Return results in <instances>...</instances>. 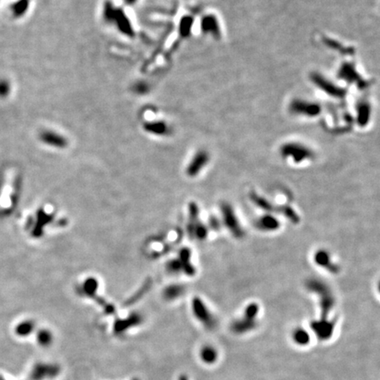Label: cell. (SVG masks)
I'll return each mask as SVG.
<instances>
[{"instance_id": "e0dca14e", "label": "cell", "mask_w": 380, "mask_h": 380, "mask_svg": "<svg viewBox=\"0 0 380 380\" xmlns=\"http://www.w3.org/2000/svg\"><path fill=\"white\" fill-rule=\"evenodd\" d=\"M144 130L157 136H164L169 133V127L168 125L163 121H151L144 124Z\"/></svg>"}, {"instance_id": "cb8c5ba5", "label": "cell", "mask_w": 380, "mask_h": 380, "mask_svg": "<svg viewBox=\"0 0 380 380\" xmlns=\"http://www.w3.org/2000/svg\"><path fill=\"white\" fill-rule=\"evenodd\" d=\"M28 2H29L28 0H21L20 2H19L18 5H17V7H15V9H14L15 13H18L19 15H21L27 9Z\"/></svg>"}, {"instance_id": "9a60e30c", "label": "cell", "mask_w": 380, "mask_h": 380, "mask_svg": "<svg viewBox=\"0 0 380 380\" xmlns=\"http://www.w3.org/2000/svg\"><path fill=\"white\" fill-rule=\"evenodd\" d=\"M249 198L257 208L260 210L264 211L265 213H277L278 214V206H275V204L271 201L263 197L260 194L256 192H251L249 195Z\"/></svg>"}, {"instance_id": "5b68a950", "label": "cell", "mask_w": 380, "mask_h": 380, "mask_svg": "<svg viewBox=\"0 0 380 380\" xmlns=\"http://www.w3.org/2000/svg\"><path fill=\"white\" fill-rule=\"evenodd\" d=\"M289 110L292 115L303 118L313 119L322 113V106L316 101L307 98H294L290 102Z\"/></svg>"}, {"instance_id": "52a82bcc", "label": "cell", "mask_w": 380, "mask_h": 380, "mask_svg": "<svg viewBox=\"0 0 380 380\" xmlns=\"http://www.w3.org/2000/svg\"><path fill=\"white\" fill-rule=\"evenodd\" d=\"M260 306L256 303H251L246 306L242 319L238 320L233 323V329L238 333H243L249 329L255 328L256 326V319L259 314Z\"/></svg>"}, {"instance_id": "277c9868", "label": "cell", "mask_w": 380, "mask_h": 380, "mask_svg": "<svg viewBox=\"0 0 380 380\" xmlns=\"http://www.w3.org/2000/svg\"><path fill=\"white\" fill-rule=\"evenodd\" d=\"M103 18L108 23L115 25L121 33L126 36H133V29L131 20L126 16L124 11L116 8L111 2H106L103 7Z\"/></svg>"}, {"instance_id": "7c38bea8", "label": "cell", "mask_w": 380, "mask_h": 380, "mask_svg": "<svg viewBox=\"0 0 380 380\" xmlns=\"http://www.w3.org/2000/svg\"><path fill=\"white\" fill-rule=\"evenodd\" d=\"M281 226V221L275 214L264 213L256 221V228L262 233H275Z\"/></svg>"}, {"instance_id": "ba28073f", "label": "cell", "mask_w": 380, "mask_h": 380, "mask_svg": "<svg viewBox=\"0 0 380 380\" xmlns=\"http://www.w3.org/2000/svg\"><path fill=\"white\" fill-rule=\"evenodd\" d=\"M200 29L203 35L220 40L223 36L222 25L219 18L215 13H206L200 20Z\"/></svg>"}, {"instance_id": "603a6c76", "label": "cell", "mask_w": 380, "mask_h": 380, "mask_svg": "<svg viewBox=\"0 0 380 380\" xmlns=\"http://www.w3.org/2000/svg\"><path fill=\"white\" fill-rule=\"evenodd\" d=\"M133 91L138 94H144L149 92V85L144 81H139L133 85Z\"/></svg>"}, {"instance_id": "3957f363", "label": "cell", "mask_w": 380, "mask_h": 380, "mask_svg": "<svg viewBox=\"0 0 380 380\" xmlns=\"http://www.w3.org/2000/svg\"><path fill=\"white\" fill-rule=\"evenodd\" d=\"M220 214L221 223L229 232L230 234L235 239H243L246 235V232L232 204L226 202L221 203Z\"/></svg>"}, {"instance_id": "7402d4cb", "label": "cell", "mask_w": 380, "mask_h": 380, "mask_svg": "<svg viewBox=\"0 0 380 380\" xmlns=\"http://www.w3.org/2000/svg\"><path fill=\"white\" fill-rule=\"evenodd\" d=\"M182 292H183V288L181 286H180V285H174V286H171V287L166 290L165 295H166V297L168 299H174V298H177L178 297H180Z\"/></svg>"}, {"instance_id": "ac0fdd59", "label": "cell", "mask_w": 380, "mask_h": 380, "mask_svg": "<svg viewBox=\"0 0 380 380\" xmlns=\"http://www.w3.org/2000/svg\"><path fill=\"white\" fill-rule=\"evenodd\" d=\"M278 214L282 215L286 219H288L292 224L297 225L300 222V216L298 215L297 210L290 204L279 205Z\"/></svg>"}, {"instance_id": "484cf974", "label": "cell", "mask_w": 380, "mask_h": 380, "mask_svg": "<svg viewBox=\"0 0 380 380\" xmlns=\"http://www.w3.org/2000/svg\"><path fill=\"white\" fill-rule=\"evenodd\" d=\"M180 380H187V378L185 377H182L181 378H180Z\"/></svg>"}, {"instance_id": "8992f818", "label": "cell", "mask_w": 380, "mask_h": 380, "mask_svg": "<svg viewBox=\"0 0 380 380\" xmlns=\"http://www.w3.org/2000/svg\"><path fill=\"white\" fill-rule=\"evenodd\" d=\"M311 79L317 88L330 97L343 98L346 95L345 89L335 84L331 79H328V77L321 75L320 73H314L311 75Z\"/></svg>"}, {"instance_id": "9c48e42d", "label": "cell", "mask_w": 380, "mask_h": 380, "mask_svg": "<svg viewBox=\"0 0 380 380\" xmlns=\"http://www.w3.org/2000/svg\"><path fill=\"white\" fill-rule=\"evenodd\" d=\"M312 260L315 265L319 267L320 269H324L327 272L331 273L336 275L340 272V266L334 262L332 256L331 252L325 248H320L315 251L314 255L312 256Z\"/></svg>"}, {"instance_id": "44dd1931", "label": "cell", "mask_w": 380, "mask_h": 380, "mask_svg": "<svg viewBox=\"0 0 380 380\" xmlns=\"http://www.w3.org/2000/svg\"><path fill=\"white\" fill-rule=\"evenodd\" d=\"M201 357L205 363L207 364H212L216 360L217 353L212 347H203L201 351Z\"/></svg>"}, {"instance_id": "7a4b0ae2", "label": "cell", "mask_w": 380, "mask_h": 380, "mask_svg": "<svg viewBox=\"0 0 380 380\" xmlns=\"http://www.w3.org/2000/svg\"><path fill=\"white\" fill-rule=\"evenodd\" d=\"M305 286L309 292L318 296L321 318L328 319V314L331 312L335 305V298L331 288L322 280L316 278L308 280L305 283Z\"/></svg>"}, {"instance_id": "d6986e66", "label": "cell", "mask_w": 380, "mask_h": 380, "mask_svg": "<svg viewBox=\"0 0 380 380\" xmlns=\"http://www.w3.org/2000/svg\"><path fill=\"white\" fill-rule=\"evenodd\" d=\"M194 23H195V20L192 16H184L181 18L180 26H179V31H180L181 37L183 38L189 37L193 29Z\"/></svg>"}, {"instance_id": "ffe728a7", "label": "cell", "mask_w": 380, "mask_h": 380, "mask_svg": "<svg viewBox=\"0 0 380 380\" xmlns=\"http://www.w3.org/2000/svg\"><path fill=\"white\" fill-rule=\"evenodd\" d=\"M292 337H293V340L296 343L299 345L307 344L309 340H310L308 332L305 329H303V328H297L296 330H294L293 334H292Z\"/></svg>"}, {"instance_id": "6da1fadb", "label": "cell", "mask_w": 380, "mask_h": 380, "mask_svg": "<svg viewBox=\"0 0 380 380\" xmlns=\"http://www.w3.org/2000/svg\"><path fill=\"white\" fill-rule=\"evenodd\" d=\"M279 153L281 157L294 165H303L313 161L315 152L307 144L302 142L288 141L280 146Z\"/></svg>"}, {"instance_id": "4fadbf2b", "label": "cell", "mask_w": 380, "mask_h": 380, "mask_svg": "<svg viewBox=\"0 0 380 380\" xmlns=\"http://www.w3.org/2000/svg\"><path fill=\"white\" fill-rule=\"evenodd\" d=\"M40 139H41V141L47 144V145H49V146L60 148V149L66 147L67 144H68L67 139L56 131H43L40 135Z\"/></svg>"}, {"instance_id": "2e32d148", "label": "cell", "mask_w": 380, "mask_h": 380, "mask_svg": "<svg viewBox=\"0 0 380 380\" xmlns=\"http://www.w3.org/2000/svg\"><path fill=\"white\" fill-rule=\"evenodd\" d=\"M357 121L360 126H365L370 121L371 106L367 102H360L357 106Z\"/></svg>"}, {"instance_id": "8fae6325", "label": "cell", "mask_w": 380, "mask_h": 380, "mask_svg": "<svg viewBox=\"0 0 380 380\" xmlns=\"http://www.w3.org/2000/svg\"><path fill=\"white\" fill-rule=\"evenodd\" d=\"M192 308L196 318L207 328H213L216 325V319L208 308L206 304L200 298H195L192 301Z\"/></svg>"}, {"instance_id": "30bf717a", "label": "cell", "mask_w": 380, "mask_h": 380, "mask_svg": "<svg viewBox=\"0 0 380 380\" xmlns=\"http://www.w3.org/2000/svg\"><path fill=\"white\" fill-rule=\"evenodd\" d=\"M210 161V155L205 150H199L197 151L193 157L190 160L186 168V174L188 177H197L200 174L204 168L209 165Z\"/></svg>"}, {"instance_id": "5bb4252c", "label": "cell", "mask_w": 380, "mask_h": 380, "mask_svg": "<svg viewBox=\"0 0 380 380\" xmlns=\"http://www.w3.org/2000/svg\"><path fill=\"white\" fill-rule=\"evenodd\" d=\"M311 328L320 339L325 340L332 335L334 332V322L328 319H322L311 323Z\"/></svg>"}, {"instance_id": "d4e9b609", "label": "cell", "mask_w": 380, "mask_h": 380, "mask_svg": "<svg viewBox=\"0 0 380 380\" xmlns=\"http://www.w3.org/2000/svg\"><path fill=\"white\" fill-rule=\"evenodd\" d=\"M122 1H123V2L126 4V5H129V6H132V5H134V4L137 3L138 0H122Z\"/></svg>"}]
</instances>
